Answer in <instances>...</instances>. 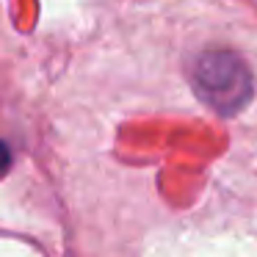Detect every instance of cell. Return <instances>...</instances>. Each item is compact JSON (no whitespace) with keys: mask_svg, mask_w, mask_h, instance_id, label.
I'll list each match as a JSON object with an SVG mask.
<instances>
[{"mask_svg":"<svg viewBox=\"0 0 257 257\" xmlns=\"http://www.w3.org/2000/svg\"><path fill=\"white\" fill-rule=\"evenodd\" d=\"M194 94L218 116H235L254 94L249 67L232 50H205L191 67Z\"/></svg>","mask_w":257,"mask_h":257,"instance_id":"cell-1","label":"cell"},{"mask_svg":"<svg viewBox=\"0 0 257 257\" xmlns=\"http://www.w3.org/2000/svg\"><path fill=\"white\" fill-rule=\"evenodd\" d=\"M9 166H12V150L6 141H0V177L9 172Z\"/></svg>","mask_w":257,"mask_h":257,"instance_id":"cell-2","label":"cell"}]
</instances>
